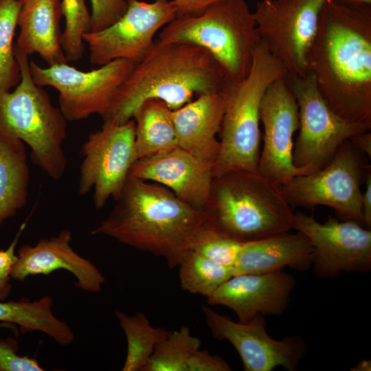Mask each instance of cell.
I'll use <instances>...</instances> for the list:
<instances>
[{"label":"cell","instance_id":"1","mask_svg":"<svg viewBox=\"0 0 371 371\" xmlns=\"http://www.w3.org/2000/svg\"><path fill=\"white\" fill-rule=\"evenodd\" d=\"M308 65L337 115L371 127V5L326 0Z\"/></svg>","mask_w":371,"mask_h":371},{"label":"cell","instance_id":"2","mask_svg":"<svg viewBox=\"0 0 371 371\" xmlns=\"http://www.w3.org/2000/svg\"><path fill=\"white\" fill-rule=\"evenodd\" d=\"M108 216L91 232L166 259L171 269L190 250L204 223L203 212L159 183L128 175Z\"/></svg>","mask_w":371,"mask_h":371},{"label":"cell","instance_id":"3","mask_svg":"<svg viewBox=\"0 0 371 371\" xmlns=\"http://www.w3.org/2000/svg\"><path fill=\"white\" fill-rule=\"evenodd\" d=\"M229 82L213 56L199 45L155 43L117 90L104 122L124 124L148 99H159L172 111L195 94L223 91Z\"/></svg>","mask_w":371,"mask_h":371},{"label":"cell","instance_id":"4","mask_svg":"<svg viewBox=\"0 0 371 371\" xmlns=\"http://www.w3.org/2000/svg\"><path fill=\"white\" fill-rule=\"evenodd\" d=\"M202 211L211 227L241 242L293 229L294 212L282 185L258 171L234 170L214 177Z\"/></svg>","mask_w":371,"mask_h":371},{"label":"cell","instance_id":"5","mask_svg":"<svg viewBox=\"0 0 371 371\" xmlns=\"http://www.w3.org/2000/svg\"><path fill=\"white\" fill-rule=\"evenodd\" d=\"M286 74L260 40L247 76L225 88L226 105L218 133L219 151L212 166L214 177L234 170L258 171L260 104L271 84Z\"/></svg>","mask_w":371,"mask_h":371},{"label":"cell","instance_id":"6","mask_svg":"<svg viewBox=\"0 0 371 371\" xmlns=\"http://www.w3.org/2000/svg\"><path fill=\"white\" fill-rule=\"evenodd\" d=\"M14 54L21 79L13 91H0V135L26 143L34 164L58 180L67 165L63 148L67 120L33 80L28 55L16 45Z\"/></svg>","mask_w":371,"mask_h":371},{"label":"cell","instance_id":"7","mask_svg":"<svg viewBox=\"0 0 371 371\" xmlns=\"http://www.w3.org/2000/svg\"><path fill=\"white\" fill-rule=\"evenodd\" d=\"M157 40L203 47L226 80L236 84L247 76L260 37L245 0H227L199 15L177 16L159 31Z\"/></svg>","mask_w":371,"mask_h":371},{"label":"cell","instance_id":"8","mask_svg":"<svg viewBox=\"0 0 371 371\" xmlns=\"http://www.w3.org/2000/svg\"><path fill=\"white\" fill-rule=\"evenodd\" d=\"M284 80L298 105L299 134L294 143L293 164L301 175L326 166L339 147L352 137L371 127L337 115L322 97L314 75L286 74Z\"/></svg>","mask_w":371,"mask_h":371},{"label":"cell","instance_id":"9","mask_svg":"<svg viewBox=\"0 0 371 371\" xmlns=\"http://www.w3.org/2000/svg\"><path fill=\"white\" fill-rule=\"evenodd\" d=\"M362 155L350 140L344 142L323 168L282 185L287 202L292 208L327 206L345 219L363 224L360 187L371 167L364 164Z\"/></svg>","mask_w":371,"mask_h":371},{"label":"cell","instance_id":"10","mask_svg":"<svg viewBox=\"0 0 371 371\" xmlns=\"http://www.w3.org/2000/svg\"><path fill=\"white\" fill-rule=\"evenodd\" d=\"M137 63L127 59L111 61L96 69L82 71L66 63L43 67L30 62L34 82L58 92L59 109L67 121L106 113L120 85Z\"/></svg>","mask_w":371,"mask_h":371},{"label":"cell","instance_id":"11","mask_svg":"<svg viewBox=\"0 0 371 371\" xmlns=\"http://www.w3.org/2000/svg\"><path fill=\"white\" fill-rule=\"evenodd\" d=\"M326 0H260L254 12L260 40L288 74L308 70V57Z\"/></svg>","mask_w":371,"mask_h":371},{"label":"cell","instance_id":"12","mask_svg":"<svg viewBox=\"0 0 371 371\" xmlns=\"http://www.w3.org/2000/svg\"><path fill=\"white\" fill-rule=\"evenodd\" d=\"M127 2L126 12L114 23L84 34L92 65L100 67L122 58L139 63L153 47L155 36L177 16L169 0Z\"/></svg>","mask_w":371,"mask_h":371},{"label":"cell","instance_id":"13","mask_svg":"<svg viewBox=\"0 0 371 371\" xmlns=\"http://www.w3.org/2000/svg\"><path fill=\"white\" fill-rule=\"evenodd\" d=\"M78 192L93 189L96 209L120 193L135 162V121L124 124L104 122L100 130L90 134L82 145Z\"/></svg>","mask_w":371,"mask_h":371},{"label":"cell","instance_id":"14","mask_svg":"<svg viewBox=\"0 0 371 371\" xmlns=\"http://www.w3.org/2000/svg\"><path fill=\"white\" fill-rule=\"evenodd\" d=\"M293 229L306 235L315 252L312 267L320 278L341 272L366 274L371 270V230L359 223L328 217L324 223L301 212L294 213Z\"/></svg>","mask_w":371,"mask_h":371},{"label":"cell","instance_id":"15","mask_svg":"<svg viewBox=\"0 0 371 371\" xmlns=\"http://www.w3.org/2000/svg\"><path fill=\"white\" fill-rule=\"evenodd\" d=\"M202 309L212 336L234 346L245 371H271L278 366L296 371L306 355V343L300 335L273 339L267 333L266 321L261 314L242 323L208 307Z\"/></svg>","mask_w":371,"mask_h":371},{"label":"cell","instance_id":"16","mask_svg":"<svg viewBox=\"0 0 371 371\" xmlns=\"http://www.w3.org/2000/svg\"><path fill=\"white\" fill-rule=\"evenodd\" d=\"M260 119L264 135L258 171L281 185L284 184L301 175L293 164V138L300 126L298 105L284 77L267 88L260 104Z\"/></svg>","mask_w":371,"mask_h":371},{"label":"cell","instance_id":"17","mask_svg":"<svg viewBox=\"0 0 371 371\" xmlns=\"http://www.w3.org/2000/svg\"><path fill=\"white\" fill-rule=\"evenodd\" d=\"M294 277L284 271L232 276L207 297L210 305L232 310L238 322L246 323L258 314L280 315L288 308L295 288Z\"/></svg>","mask_w":371,"mask_h":371},{"label":"cell","instance_id":"18","mask_svg":"<svg viewBox=\"0 0 371 371\" xmlns=\"http://www.w3.org/2000/svg\"><path fill=\"white\" fill-rule=\"evenodd\" d=\"M212 166L177 146L135 161L129 175L162 185L183 201L202 210L214 178Z\"/></svg>","mask_w":371,"mask_h":371},{"label":"cell","instance_id":"19","mask_svg":"<svg viewBox=\"0 0 371 371\" xmlns=\"http://www.w3.org/2000/svg\"><path fill=\"white\" fill-rule=\"evenodd\" d=\"M71 241V231L65 229L40 239L34 245H22L11 271L12 279L23 282L30 276L49 275L63 269L76 278L75 285L82 291H100L105 278L92 262L73 249Z\"/></svg>","mask_w":371,"mask_h":371},{"label":"cell","instance_id":"20","mask_svg":"<svg viewBox=\"0 0 371 371\" xmlns=\"http://www.w3.org/2000/svg\"><path fill=\"white\" fill-rule=\"evenodd\" d=\"M226 99L225 89L201 94L173 111L178 146L213 164L219 151L216 135L221 129Z\"/></svg>","mask_w":371,"mask_h":371},{"label":"cell","instance_id":"21","mask_svg":"<svg viewBox=\"0 0 371 371\" xmlns=\"http://www.w3.org/2000/svg\"><path fill=\"white\" fill-rule=\"evenodd\" d=\"M314 256L313 246L303 233H282L245 243L233 267V276L281 271L286 267L307 271Z\"/></svg>","mask_w":371,"mask_h":371},{"label":"cell","instance_id":"22","mask_svg":"<svg viewBox=\"0 0 371 371\" xmlns=\"http://www.w3.org/2000/svg\"><path fill=\"white\" fill-rule=\"evenodd\" d=\"M60 0H21L16 47L27 55L37 54L48 65L68 63L61 45Z\"/></svg>","mask_w":371,"mask_h":371},{"label":"cell","instance_id":"23","mask_svg":"<svg viewBox=\"0 0 371 371\" xmlns=\"http://www.w3.org/2000/svg\"><path fill=\"white\" fill-rule=\"evenodd\" d=\"M133 119L135 161L179 146L173 111L162 100H145Z\"/></svg>","mask_w":371,"mask_h":371},{"label":"cell","instance_id":"24","mask_svg":"<svg viewBox=\"0 0 371 371\" xmlns=\"http://www.w3.org/2000/svg\"><path fill=\"white\" fill-rule=\"evenodd\" d=\"M29 180L23 142L0 135V227L26 204Z\"/></svg>","mask_w":371,"mask_h":371},{"label":"cell","instance_id":"25","mask_svg":"<svg viewBox=\"0 0 371 371\" xmlns=\"http://www.w3.org/2000/svg\"><path fill=\"white\" fill-rule=\"evenodd\" d=\"M53 304L49 295L34 301H0V322L19 326L23 333L39 331L60 345H69L74 333L67 323L55 316Z\"/></svg>","mask_w":371,"mask_h":371},{"label":"cell","instance_id":"26","mask_svg":"<svg viewBox=\"0 0 371 371\" xmlns=\"http://www.w3.org/2000/svg\"><path fill=\"white\" fill-rule=\"evenodd\" d=\"M115 316L124 331L127 341V352L123 371H142L155 346L171 331L153 327L142 312L135 315L115 311Z\"/></svg>","mask_w":371,"mask_h":371},{"label":"cell","instance_id":"27","mask_svg":"<svg viewBox=\"0 0 371 371\" xmlns=\"http://www.w3.org/2000/svg\"><path fill=\"white\" fill-rule=\"evenodd\" d=\"M181 287L206 297L233 276V268L189 250L178 266Z\"/></svg>","mask_w":371,"mask_h":371},{"label":"cell","instance_id":"28","mask_svg":"<svg viewBox=\"0 0 371 371\" xmlns=\"http://www.w3.org/2000/svg\"><path fill=\"white\" fill-rule=\"evenodd\" d=\"M201 344V339L183 326L155 346L142 371H187L188 360Z\"/></svg>","mask_w":371,"mask_h":371},{"label":"cell","instance_id":"29","mask_svg":"<svg viewBox=\"0 0 371 371\" xmlns=\"http://www.w3.org/2000/svg\"><path fill=\"white\" fill-rule=\"evenodd\" d=\"M21 0H0V91H10L21 79L13 39Z\"/></svg>","mask_w":371,"mask_h":371},{"label":"cell","instance_id":"30","mask_svg":"<svg viewBox=\"0 0 371 371\" xmlns=\"http://www.w3.org/2000/svg\"><path fill=\"white\" fill-rule=\"evenodd\" d=\"M65 27L61 45L67 62L79 60L85 52L83 36L91 31V13L85 0H62Z\"/></svg>","mask_w":371,"mask_h":371},{"label":"cell","instance_id":"31","mask_svg":"<svg viewBox=\"0 0 371 371\" xmlns=\"http://www.w3.org/2000/svg\"><path fill=\"white\" fill-rule=\"evenodd\" d=\"M245 243L218 232L205 221L194 234L190 250L233 268Z\"/></svg>","mask_w":371,"mask_h":371},{"label":"cell","instance_id":"32","mask_svg":"<svg viewBox=\"0 0 371 371\" xmlns=\"http://www.w3.org/2000/svg\"><path fill=\"white\" fill-rule=\"evenodd\" d=\"M0 328L16 329V326L0 324ZM19 346L12 338L0 339V371H43L35 358L17 354Z\"/></svg>","mask_w":371,"mask_h":371},{"label":"cell","instance_id":"33","mask_svg":"<svg viewBox=\"0 0 371 371\" xmlns=\"http://www.w3.org/2000/svg\"><path fill=\"white\" fill-rule=\"evenodd\" d=\"M91 31L98 32L110 26L126 12L127 0H90Z\"/></svg>","mask_w":371,"mask_h":371},{"label":"cell","instance_id":"34","mask_svg":"<svg viewBox=\"0 0 371 371\" xmlns=\"http://www.w3.org/2000/svg\"><path fill=\"white\" fill-rule=\"evenodd\" d=\"M27 221L22 223L14 239L6 249L0 250V301L5 300L12 291L11 271L17 260L15 249L24 231Z\"/></svg>","mask_w":371,"mask_h":371},{"label":"cell","instance_id":"35","mask_svg":"<svg viewBox=\"0 0 371 371\" xmlns=\"http://www.w3.org/2000/svg\"><path fill=\"white\" fill-rule=\"evenodd\" d=\"M230 370L232 368L225 360L206 350H196L190 357L187 365V371Z\"/></svg>","mask_w":371,"mask_h":371},{"label":"cell","instance_id":"36","mask_svg":"<svg viewBox=\"0 0 371 371\" xmlns=\"http://www.w3.org/2000/svg\"><path fill=\"white\" fill-rule=\"evenodd\" d=\"M227 0H171L177 16H196L212 6Z\"/></svg>","mask_w":371,"mask_h":371},{"label":"cell","instance_id":"37","mask_svg":"<svg viewBox=\"0 0 371 371\" xmlns=\"http://www.w3.org/2000/svg\"><path fill=\"white\" fill-rule=\"evenodd\" d=\"M366 189L362 192L361 209L363 216V224L367 229L371 227V169H370L365 178Z\"/></svg>","mask_w":371,"mask_h":371},{"label":"cell","instance_id":"38","mask_svg":"<svg viewBox=\"0 0 371 371\" xmlns=\"http://www.w3.org/2000/svg\"><path fill=\"white\" fill-rule=\"evenodd\" d=\"M350 142L359 152L371 158V133L370 131L359 133L352 137Z\"/></svg>","mask_w":371,"mask_h":371},{"label":"cell","instance_id":"39","mask_svg":"<svg viewBox=\"0 0 371 371\" xmlns=\"http://www.w3.org/2000/svg\"><path fill=\"white\" fill-rule=\"evenodd\" d=\"M352 371H370V360L363 359L357 363V366L350 369Z\"/></svg>","mask_w":371,"mask_h":371},{"label":"cell","instance_id":"40","mask_svg":"<svg viewBox=\"0 0 371 371\" xmlns=\"http://www.w3.org/2000/svg\"><path fill=\"white\" fill-rule=\"evenodd\" d=\"M338 3L353 5H371V0H333Z\"/></svg>","mask_w":371,"mask_h":371}]
</instances>
